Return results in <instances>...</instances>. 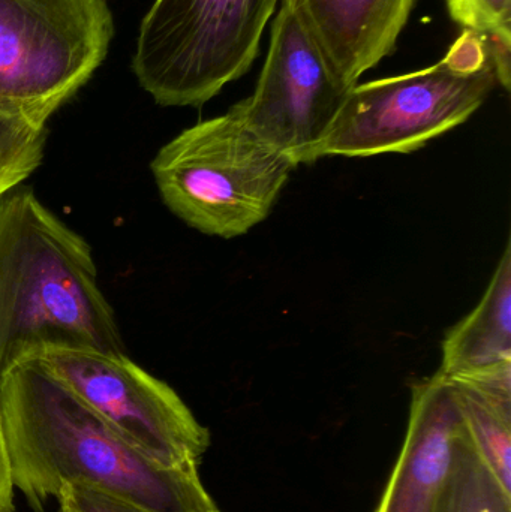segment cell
Masks as SVG:
<instances>
[{
	"label": "cell",
	"mask_w": 511,
	"mask_h": 512,
	"mask_svg": "<svg viewBox=\"0 0 511 512\" xmlns=\"http://www.w3.org/2000/svg\"><path fill=\"white\" fill-rule=\"evenodd\" d=\"M333 71L356 86L395 51L416 0H282Z\"/></svg>",
	"instance_id": "30bf717a"
},
{
	"label": "cell",
	"mask_w": 511,
	"mask_h": 512,
	"mask_svg": "<svg viewBox=\"0 0 511 512\" xmlns=\"http://www.w3.org/2000/svg\"><path fill=\"white\" fill-rule=\"evenodd\" d=\"M446 3L456 23L486 39L495 62H509L511 0H446Z\"/></svg>",
	"instance_id": "9a60e30c"
},
{
	"label": "cell",
	"mask_w": 511,
	"mask_h": 512,
	"mask_svg": "<svg viewBox=\"0 0 511 512\" xmlns=\"http://www.w3.org/2000/svg\"><path fill=\"white\" fill-rule=\"evenodd\" d=\"M14 483L9 468L8 451L0 424V512H14Z\"/></svg>",
	"instance_id": "e0dca14e"
},
{
	"label": "cell",
	"mask_w": 511,
	"mask_h": 512,
	"mask_svg": "<svg viewBox=\"0 0 511 512\" xmlns=\"http://www.w3.org/2000/svg\"><path fill=\"white\" fill-rule=\"evenodd\" d=\"M279 0H156L132 68L162 107H200L257 59Z\"/></svg>",
	"instance_id": "5b68a950"
},
{
	"label": "cell",
	"mask_w": 511,
	"mask_h": 512,
	"mask_svg": "<svg viewBox=\"0 0 511 512\" xmlns=\"http://www.w3.org/2000/svg\"><path fill=\"white\" fill-rule=\"evenodd\" d=\"M497 83L488 42L465 29L434 66L356 84L324 141L321 158L416 152L467 122Z\"/></svg>",
	"instance_id": "277c9868"
},
{
	"label": "cell",
	"mask_w": 511,
	"mask_h": 512,
	"mask_svg": "<svg viewBox=\"0 0 511 512\" xmlns=\"http://www.w3.org/2000/svg\"><path fill=\"white\" fill-rule=\"evenodd\" d=\"M353 87L333 71L299 18L282 5L257 87L230 111L299 167L321 158Z\"/></svg>",
	"instance_id": "ba28073f"
},
{
	"label": "cell",
	"mask_w": 511,
	"mask_h": 512,
	"mask_svg": "<svg viewBox=\"0 0 511 512\" xmlns=\"http://www.w3.org/2000/svg\"><path fill=\"white\" fill-rule=\"evenodd\" d=\"M0 424L12 483L36 512L69 484L147 512H221L198 468H168L144 456L38 358L0 379Z\"/></svg>",
	"instance_id": "6da1fadb"
},
{
	"label": "cell",
	"mask_w": 511,
	"mask_h": 512,
	"mask_svg": "<svg viewBox=\"0 0 511 512\" xmlns=\"http://www.w3.org/2000/svg\"><path fill=\"white\" fill-rule=\"evenodd\" d=\"M506 363H511L510 242L476 309L444 339L438 372L459 379Z\"/></svg>",
	"instance_id": "8fae6325"
},
{
	"label": "cell",
	"mask_w": 511,
	"mask_h": 512,
	"mask_svg": "<svg viewBox=\"0 0 511 512\" xmlns=\"http://www.w3.org/2000/svg\"><path fill=\"white\" fill-rule=\"evenodd\" d=\"M465 426L477 453L511 495V405L452 381Z\"/></svg>",
	"instance_id": "4fadbf2b"
},
{
	"label": "cell",
	"mask_w": 511,
	"mask_h": 512,
	"mask_svg": "<svg viewBox=\"0 0 511 512\" xmlns=\"http://www.w3.org/2000/svg\"><path fill=\"white\" fill-rule=\"evenodd\" d=\"M444 512H511V495L477 453L465 423L453 442Z\"/></svg>",
	"instance_id": "7c38bea8"
},
{
	"label": "cell",
	"mask_w": 511,
	"mask_h": 512,
	"mask_svg": "<svg viewBox=\"0 0 511 512\" xmlns=\"http://www.w3.org/2000/svg\"><path fill=\"white\" fill-rule=\"evenodd\" d=\"M35 358L153 462L198 468L209 450V430L179 394L125 352L54 348Z\"/></svg>",
	"instance_id": "52a82bcc"
},
{
	"label": "cell",
	"mask_w": 511,
	"mask_h": 512,
	"mask_svg": "<svg viewBox=\"0 0 511 512\" xmlns=\"http://www.w3.org/2000/svg\"><path fill=\"white\" fill-rule=\"evenodd\" d=\"M107 0H0V108L47 125L113 38Z\"/></svg>",
	"instance_id": "8992f818"
},
{
	"label": "cell",
	"mask_w": 511,
	"mask_h": 512,
	"mask_svg": "<svg viewBox=\"0 0 511 512\" xmlns=\"http://www.w3.org/2000/svg\"><path fill=\"white\" fill-rule=\"evenodd\" d=\"M54 348L123 352L92 249L27 188L0 197V379Z\"/></svg>",
	"instance_id": "7a4b0ae2"
},
{
	"label": "cell",
	"mask_w": 511,
	"mask_h": 512,
	"mask_svg": "<svg viewBox=\"0 0 511 512\" xmlns=\"http://www.w3.org/2000/svg\"><path fill=\"white\" fill-rule=\"evenodd\" d=\"M462 426L450 379L437 372L414 384L407 436L375 512H444V484Z\"/></svg>",
	"instance_id": "9c48e42d"
},
{
	"label": "cell",
	"mask_w": 511,
	"mask_h": 512,
	"mask_svg": "<svg viewBox=\"0 0 511 512\" xmlns=\"http://www.w3.org/2000/svg\"><path fill=\"white\" fill-rule=\"evenodd\" d=\"M44 123L0 108V197L29 179L44 158Z\"/></svg>",
	"instance_id": "5bb4252c"
},
{
	"label": "cell",
	"mask_w": 511,
	"mask_h": 512,
	"mask_svg": "<svg viewBox=\"0 0 511 512\" xmlns=\"http://www.w3.org/2000/svg\"><path fill=\"white\" fill-rule=\"evenodd\" d=\"M296 167L230 110L185 129L150 165L165 206L194 230L221 239L266 221Z\"/></svg>",
	"instance_id": "3957f363"
},
{
	"label": "cell",
	"mask_w": 511,
	"mask_h": 512,
	"mask_svg": "<svg viewBox=\"0 0 511 512\" xmlns=\"http://www.w3.org/2000/svg\"><path fill=\"white\" fill-rule=\"evenodd\" d=\"M57 501L72 512H147L78 484L63 487Z\"/></svg>",
	"instance_id": "2e32d148"
}]
</instances>
